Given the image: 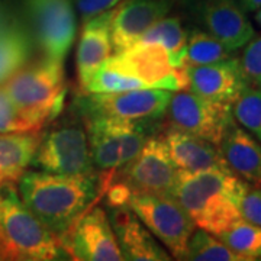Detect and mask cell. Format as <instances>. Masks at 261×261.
<instances>
[{
    "label": "cell",
    "instance_id": "1",
    "mask_svg": "<svg viewBox=\"0 0 261 261\" xmlns=\"http://www.w3.org/2000/svg\"><path fill=\"white\" fill-rule=\"evenodd\" d=\"M103 183L94 174L67 176L48 171H23L19 196L29 211L60 238L93 205Z\"/></svg>",
    "mask_w": 261,
    "mask_h": 261
},
{
    "label": "cell",
    "instance_id": "2",
    "mask_svg": "<svg viewBox=\"0 0 261 261\" xmlns=\"http://www.w3.org/2000/svg\"><path fill=\"white\" fill-rule=\"evenodd\" d=\"M250 189V183L232 171L177 168L173 197L197 228L218 237L241 219V200Z\"/></svg>",
    "mask_w": 261,
    "mask_h": 261
},
{
    "label": "cell",
    "instance_id": "3",
    "mask_svg": "<svg viewBox=\"0 0 261 261\" xmlns=\"http://www.w3.org/2000/svg\"><path fill=\"white\" fill-rule=\"evenodd\" d=\"M60 237L29 211L15 183L2 185L0 260L48 261L65 258Z\"/></svg>",
    "mask_w": 261,
    "mask_h": 261
},
{
    "label": "cell",
    "instance_id": "4",
    "mask_svg": "<svg viewBox=\"0 0 261 261\" xmlns=\"http://www.w3.org/2000/svg\"><path fill=\"white\" fill-rule=\"evenodd\" d=\"M3 89L29 130H39L63 109L67 93L63 64L44 58L38 64L20 68Z\"/></svg>",
    "mask_w": 261,
    "mask_h": 261
},
{
    "label": "cell",
    "instance_id": "5",
    "mask_svg": "<svg viewBox=\"0 0 261 261\" xmlns=\"http://www.w3.org/2000/svg\"><path fill=\"white\" fill-rule=\"evenodd\" d=\"M125 205L167 248L173 258L185 260L187 244L196 225L173 196L130 193Z\"/></svg>",
    "mask_w": 261,
    "mask_h": 261
},
{
    "label": "cell",
    "instance_id": "6",
    "mask_svg": "<svg viewBox=\"0 0 261 261\" xmlns=\"http://www.w3.org/2000/svg\"><path fill=\"white\" fill-rule=\"evenodd\" d=\"M75 108L80 116H105L152 122L166 116L173 92L166 89H134L116 93H80Z\"/></svg>",
    "mask_w": 261,
    "mask_h": 261
},
{
    "label": "cell",
    "instance_id": "7",
    "mask_svg": "<svg viewBox=\"0 0 261 261\" xmlns=\"http://www.w3.org/2000/svg\"><path fill=\"white\" fill-rule=\"evenodd\" d=\"M102 65L121 74L140 79L148 87L170 92L187 90L186 68L173 67L167 49L157 42L140 41L121 53H115Z\"/></svg>",
    "mask_w": 261,
    "mask_h": 261
},
{
    "label": "cell",
    "instance_id": "8",
    "mask_svg": "<svg viewBox=\"0 0 261 261\" xmlns=\"http://www.w3.org/2000/svg\"><path fill=\"white\" fill-rule=\"evenodd\" d=\"M31 164L57 174H96L87 134L79 123L61 125L42 135Z\"/></svg>",
    "mask_w": 261,
    "mask_h": 261
},
{
    "label": "cell",
    "instance_id": "9",
    "mask_svg": "<svg viewBox=\"0 0 261 261\" xmlns=\"http://www.w3.org/2000/svg\"><path fill=\"white\" fill-rule=\"evenodd\" d=\"M166 116L170 126L186 130L215 145L221 144L225 134L235 123L232 105L206 99L190 90L171 94Z\"/></svg>",
    "mask_w": 261,
    "mask_h": 261
},
{
    "label": "cell",
    "instance_id": "10",
    "mask_svg": "<svg viewBox=\"0 0 261 261\" xmlns=\"http://www.w3.org/2000/svg\"><path fill=\"white\" fill-rule=\"evenodd\" d=\"M118 180L130 193H160L173 196L177 167L168 154L163 135L151 137L141 151L118 168Z\"/></svg>",
    "mask_w": 261,
    "mask_h": 261
},
{
    "label": "cell",
    "instance_id": "11",
    "mask_svg": "<svg viewBox=\"0 0 261 261\" xmlns=\"http://www.w3.org/2000/svg\"><path fill=\"white\" fill-rule=\"evenodd\" d=\"M39 47L49 61L63 64L75 38V16L70 0H27Z\"/></svg>",
    "mask_w": 261,
    "mask_h": 261
},
{
    "label": "cell",
    "instance_id": "12",
    "mask_svg": "<svg viewBox=\"0 0 261 261\" xmlns=\"http://www.w3.org/2000/svg\"><path fill=\"white\" fill-rule=\"evenodd\" d=\"M64 251L74 260L122 261V252L108 214L93 207L60 238Z\"/></svg>",
    "mask_w": 261,
    "mask_h": 261
},
{
    "label": "cell",
    "instance_id": "13",
    "mask_svg": "<svg viewBox=\"0 0 261 261\" xmlns=\"http://www.w3.org/2000/svg\"><path fill=\"white\" fill-rule=\"evenodd\" d=\"M196 20L229 51H238L255 35L247 12L238 0H192Z\"/></svg>",
    "mask_w": 261,
    "mask_h": 261
},
{
    "label": "cell",
    "instance_id": "14",
    "mask_svg": "<svg viewBox=\"0 0 261 261\" xmlns=\"http://www.w3.org/2000/svg\"><path fill=\"white\" fill-rule=\"evenodd\" d=\"M176 0H122L113 8L111 39L113 53L132 47L160 19L167 16Z\"/></svg>",
    "mask_w": 261,
    "mask_h": 261
},
{
    "label": "cell",
    "instance_id": "15",
    "mask_svg": "<svg viewBox=\"0 0 261 261\" xmlns=\"http://www.w3.org/2000/svg\"><path fill=\"white\" fill-rule=\"evenodd\" d=\"M187 90L216 102L232 105L248 86L240 58L186 68Z\"/></svg>",
    "mask_w": 261,
    "mask_h": 261
},
{
    "label": "cell",
    "instance_id": "16",
    "mask_svg": "<svg viewBox=\"0 0 261 261\" xmlns=\"http://www.w3.org/2000/svg\"><path fill=\"white\" fill-rule=\"evenodd\" d=\"M108 216L123 260L168 261L173 258L126 205L108 206Z\"/></svg>",
    "mask_w": 261,
    "mask_h": 261
},
{
    "label": "cell",
    "instance_id": "17",
    "mask_svg": "<svg viewBox=\"0 0 261 261\" xmlns=\"http://www.w3.org/2000/svg\"><path fill=\"white\" fill-rule=\"evenodd\" d=\"M113 9L97 15L83 23L80 41L75 53V68L79 89L83 93L92 77L112 54L111 23Z\"/></svg>",
    "mask_w": 261,
    "mask_h": 261
},
{
    "label": "cell",
    "instance_id": "18",
    "mask_svg": "<svg viewBox=\"0 0 261 261\" xmlns=\"http://www.w3.org/2000/svg\"><path fill=\"white\" fill-rule=\"evenodd\" d=\"M168 154L178 170L203 171V170H222L231 171L218 145L186 130L168 126L163 134Z\"/></svg>",
    "mask_w": 261,
    "mask_h": 261
},
{
    "label": "cell",
    "instance_id": "19",
    "mask_svg": "<svg viewBox=\"0 0 261 261\" xmlns=\"http://www.w3.org/2000/svg\"><path fill=\"white\" fill-rule=\"evenodd\" d=\"M228 167L247 183L261 187V142L232 123L218 145Z\"/></svg>",
    "mask_w": 261,
    "mask_h": 261
},
{
    "label": "cell",
    "instance_id": "20",
    "mask_svg": "<svg viewBox=\"0 0 261 261\" xmlns=\"http://www.w3.org/2000/svg\"><path fill=\"white\" fill-rule=\"evenodd\" d=\"M41 134L38 130L0 134V181L16 183L35 155Z\"/></svg>",
    "mask_w": 261,
    "mask_h": 261
},
{
    "label": "cell",
    "instance_id": "21",
    "mask_svg": "<svg viewBox=\"0 0 261 261\" xmlns=\"http://www.w3.org/2000/svg\"><path fill=\"white\" fill-rule=\"evenodd\" d=\"M187 32L177 16H164L145 31L141 42H157L167 49L173 67L183 68V58L186 51ZM138 41V42H140Z\"/></svg>",
    "mask_w": 261,
    "mask_h": 261
},
{
    "label": "cell",
    "instance_id": "22",
    "mask_svg": "<svg viewBox=\"0 0 261 261\" xmlns=\"http://www.w3.org/2000/svg\"><path fill=\"white\" fill-rule=\"evenodd\" d=\"M233 57L222 42L202 29H192L187 35L186 51L183 58V68L218 63Z\"/></svg>",
    "mask_w": 261,
    "mask_h": 261
},
{
    "label": "cell",
    "instance_id": "23",
    "mask_svg": "<svg viewBox=\"0 0 261 261\" xmlns=\"http://www.w3.org/2000/svg\"><path fill=\"white\" fill-rule=\"evenodd\" d=\"M232 251L243 255L245 261L261 258V226L245 219H238L226 231L218 235Z\"/></svg>",
    "mask_w": 261,
    "mask_h": 261
},
{
    "label": "cell",
    "instance_id": "24",
    "mask_svg": "<svg viewBox=\"0 0 261 261\" xmlns=\"http://www.w3.org/2000/svg\"><path fill=\"white\" fill-rule=\"evenodd\" d=\"M29 42L19 31L0 32V84L6 83L28 61Z\"/></svg>",
    "mask_w": 261,
    "mask_h": 261
},
{
    "label": "cell",
    "instance_id": "25",
    "mask_svg": "<svg viewBox=\"0 0 261 261\" xmlns=\"http://www.w3.org/2000/svg\"><path fill=\"white\" fill-rule=\"evenodd\" d=\"M185 260L193 261H245L243 255L226 247L218 237L203 229H195L192 233Z\"/></svg>",
    "mask_w": 261,
    "mask_h": 261
},
{
    "label": "cell",
    "instance_id": "26",
    "mask_svg": "<svg viewBox=\"0 0 261 261\" xmlns=\"http://www.w3.org/2000/svg\"><path fill=\"white\" fill-rule=\"evenodd\" d=\"M233 119L261 142V87L248 84L232 103Z\"/></svg>",
    "mask_w": 261,
    "mask_h": 261
},
{
    "label": "cell",
    "instance_id": "27",
    "mask_svg": "<svg viewBox=\"0 0 261 261\" xmlns=\"http://www.w3.org/2000/svg\"><path fill=\"white\" fill-rule=\"evenodd\" d=\"M134 89H148V86L140 79L121 74L102 65L92 77L83 93H116Z\"/></svg>",
    "mask_w": 261,
    "mask_h": 261
},
{
    "label": "cell",
    "instance_id": "28",
    "mask_svg": "<svg viewBox=\"0 0 261 261\" xmlns=\"http://www.w3.org/2000/svg\"><path fill=\"white\" fill-rule=\"evenodd\" d=\"M240 63L248 84L261 87V35H254L244 45Z\"/></svg>",
    "mask_w": 261,
    "mask_h": 261
},
{
    "label": "cell",
    "instance_id": "29",
    "mask_svg": "<svg viewBox=\"0 0 261 261\" xmlns=\"http://www.w3.org/2000/svg\"><path fill=\"white\" fill-rule=\"evenodd\" d=\"M28 125L20 118L6 90L0 87V134L6 132H27Z\"/></svg>",
    "mask_w": 261,
    "mask_h": 261
},
{
    "label": "cell",
    "instance_id": "30",
    "mask_svg": "<svg viewBox=\"0 0 261 261\" xmlns=\"http://www.w3.org/2000/svg\"><path fill=\"white\" fill-rule=\"evenodd\" d=\"M241 218L261 226V187L250 189L241 200L240 206Z\"/></svg>",
    "mask_w": 261,
    "mask_h": 261
},
{
    "label": "cell",
    "instance_id": "31",
    "mask_svg": "<svg viewBox=\"0 0 261 261\" xmlns=\"http://www.w3.org/2000/svg\"><path fill=\"white\" fill-rule=\"evenodd\" d=\"M122 0H75V8L80 15L82 23H86L97 15L113 9Z\"/></svg>",
    "mask_w": 261,
    "mask_h": 261
},
{
    "label": "cell",
    "instance_id": "32",
    "mask_svg": "<svg viewBox=\"0 0 261 261\" xmlns=\"http://www.w3.org/2000/svg\"><path fill=\"white\" fill-rule=\"evenodd\" d=\"M238 3L247 13L261 9V0H238Z\"/></svg>",
    "mask_w": 261,
    "mask_h": 261
},
{
    "label": "cell",
    "instance_id": "33",
    "mask_svg": "<svg viewBox=\"0 0 261 261\" xmlns=\"http://www.w3.org/2000/svg\"><path fill=\"white\" fill-rule=\"evenodd\" d=\"M254 13H255V15H254V19H255V22H257V23H258V25L261 27V9H258L257 12H254Z\"/></svg>",
    "mask_w": 261,
    "mask_h": 261
},
{
    "label": "cell",
    "instance_id": "34",
    "mask_svg": "<svg viewBox=\"0 0 261 261\" xmlns=\"http://www.w3.org/2000/svg\"><path fill=\"white\" fill-rule=\"evenodd\" d=\"M178 2H180V3H183V5H189L192 0H178Z\"/></svg>",
    "mask_w": 261,
    "mask_h": 261
},
{
    "label": "cell",
    "instance_id": "35",
    "mask_svg": "<svg viewBox=\"0 0 261 261\" xmlns=\"http://www.w3.org/2000/svg\"><path fill=\"white\" fill-rule=\"evenodd\" d=\"M2 185H3V183L0 181V197H2Z\"/></svg>",
    "mask_w": 261,
    "mask_h": 261
}]
</instances>
